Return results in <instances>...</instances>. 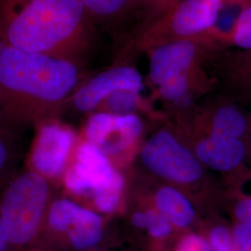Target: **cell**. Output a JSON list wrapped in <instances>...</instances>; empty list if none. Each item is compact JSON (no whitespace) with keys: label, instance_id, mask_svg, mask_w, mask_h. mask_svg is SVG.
Wrapping results in <instances>:
<instances>
[{"label":"cell","instance_id":"6da1fadb","mask_svg":"<svg viewBox=\"0 0 251 251\" xmlns=\"http://www.w3.org/2000/svg\"><path fill=\"white\" fill-rule=\"evenodd\" d=\"M75 62L0 45V121L5 127L55 115L77 85Z\"/></svg>","mask_w":251,"mask_h":251},{"label":"cell","instance_id":"7a4b0ae2","mask_svg":"<svg viewBox=\"0 0 251 251\" xmlns=\"http://www.w3.org/2000/svg\"><path fill=\"white\" fill-rule=\"evenodd\" d=\"M93 20L79 0H0V42L76 63Z\"/></svg>","mask_w":251,"mask_h":251},{"label":"cell","instance_id":"3957f363","mask_svg":"<svg viewBox=\"0 0 251 251\" xmlns=\"http://www.w3.org/2000/svg\"><path fill=\"white\" fill-rule=\"evenodd\" d=\"M225 0H179L149 22L137 36L135 46L149 51L178 40H208ZM209 41V40H208Z\"/></svg>","mask_w":251,"mask_h":251},{"label":"cell","instance_id":"277c9868","mask_svg":"<svg viewBox=\"0 0 251 251\" xmlns=\"http://www.w3.org/2000/svg\"><path fill=\"white\" fill-rule=\"evenodd\" d=\"M49 198V186L35 171L12 179L0 198V219L12 246L31 242L39 230Z\"/></svg>","mask_w":251,"mask_h":251},{"label":"cell","instance_id":"5b68a950","mask_svg":"<svg viewBox=\"0 0 251 251\" xmlns=\"http://www.w3.org/2000/svg\"><path fill=\"white\" fill-rule=\"evenodd\" d=\"M223 50L208 40H178L157 46L149 54V78L159 87L167 81L199 69L202 63Z\"/></svg>","mask_w":251,"mask_h":251},{"label":"cell","instance_id":"8992f818","mask_svg":"<svg viewBox=\"0 0 251 251\" xmlns=\"http://www.w3.org/2000/svg\"><path fill=\"white\" fill-rule=\"evenodd\" d=\"M142 161L154 174L178 183L196 181L203 172L198 159L165 130L153 135L144 145Z\"/></svg>","mask_w":251,"mask_h":251},{"label":"cell","instance_id":"52a82bcc","mask_svg":"<svg viewBox=\"0 0 251 251\" xmlns=\"http://www.w3.org/2000/svg\"><path fill=\"white\" fill-rule=\"evenodd\" d=\"M76 162L86 170L93 186L94 204L103 213H113L120 203L124 179L111 165L108 157L90 143L81 144Z\"/></svg>","mask_w":251,"mask_h":251},{"label":"cell","instance_id":"ba28073f","mask_svg":"<svg viewBox=\"0 0 251 251\" xmlns=\"http://www.w3.org/2000/svg\"><path fill=\"white\" fill-rule=\"evenodd\" d=\"M143 132V124L132 114L98 113L90 117L86 126L88 143L106 157L124 152Z\"/></svg>","mask_w":251,"mask_h":251},{"label":"cell","instance_id":"9c48e42d","mask_svg":"<svg viewBox=\"0 0 251 251\" xmlns=\"http://www.w3.org/2000/svg\"><path fill=\"white\" fill-rule=\"evenodd\" d=\"M75 142V134L66 126L46 125L39 130L31 154L34 171L45 177H57L65 169Z\"/></svg>","mask_w":251,"mask_h":251},{"label":"cell","instance_id":"30bf717a","mask_svg":"<svg viewBox=\"0 0 251 251\" xmlns=\"http://www.w3.org/2000/svg\"><path fill=\"white\" fill-rule=\"evenodd\" d=\"M144 89L141 74L130 66H117L94 76L77 90L73 97L75 107L89 112L117 90H132L140 93Z\"/></svg>","mask_w":251,"mask_h":251},{"label":"cell","instance_id":"8fae6325","mask_svg":"<svg viewBox=\"0 0 251 251\" xmlns=\"http://www.w3.org/2000/svg\"><path fill=\"white\" fill-rule=\"evenodd\" d=\"M197 157L216 171H228L236 168L244 159L245 147L236 138L211 135L198 143Z\"/></svg>","mask_w":251,"mask_h":251},{"label":"cell","instance_id":"7c38bea8","mask_svg":"<svg viewBox=\"0 0 251 251\" xmlns=\"http://www.w3.org/2000/svg\"><path fill=\"white\" fill-rule=\"evenodd\" d=\"M75 250L84 251L96 246L102 237V222L98 214L79 206L67 231Z\"/></svg>","mask_w":251,"mask_h":251},{"label":"cell","instance_id":"4fadbf2b","mask_svg":"<svg viewBox=\"0 0 251 251\" xmlns=\"http://www.w3.org/2000/svg\"><path fill=\"white\" fill-rule=\"evenodd\" d=\"M154 203L157 211L171 225L185 227L192 223L195 211L187 198L178 190L171 187L159 189L155 195Z\"/></svg>","mask_w":251,"mask_h":251},{"label":"cell","instance_id":"5bb4252c","mask_svg":"<svg viewBox=\"0 0 251 251\" xmlns=\"http://www.w3.org/2000/svg\"><path fill=\"white\" fill-rule=\"evenodd\" d=\"M250 2L251 0H225L207 39L221 49H228L243 9Z\"/></svg>","mask_w":251,"mask_h":251},{"label":"cell","instance_id":"9a60e30c","mask_svg":"<svg viewBox=\"0 0 251 251\" xmlns=\"http://www.w3.org/2000/svg\"><path fill=\"white\" fill-rule=\"evenodd\" d=\"M92 20L105 24L122 21L140 6L144 0H79Z\"/></svg>","mask_w":251,"mask_h":251},{"label":"cell","instance_id":"2e32d148","mask_svg":"<svg viewBox=\"0 0 251 251\" xmlns=\"http://www.w3.org/2000/svg\"><path fill=\"white\" fill-rule=\"evenodd\" d=\"M212 135L238 139L245 133L247 121L234 105H224L214 112L211 120Z\"/></svg>","mask_w":251,"mask_h":251},{"label":"cell","instance_id":"e0dca14e","mask_svg":"<svg viewBox=\"0 0 251 251\" xmlns=\"http://www.w3.org/2000/svg\"><path fill=\"white\" fill-rule=\"evenodd\" d=\"M199 69L174 77L160 85L158 90L162 98L176 102L188 100L190 90L193 87L197 75L199 73Z\"/></svg>","mask_w":251,"mask_h":251},{"label":"cell","instance_id":"ac0fdd59","mask_svg":"<svg viewBox=\"0 0 251 251\" xmlns=\"http://www.w3.org/2000/svg\"><path fill=\"white\" fill-rule=\"evenodd\" d=\"M79 206L68 199L55 201L50 208L49 224L57 232H67Z\"/></svg>","mask_w":251,"mask_h":251},{"label":"cell","instance_id":"d6986e66","mask_svg":"<svg viewBox=\"0 0 251 251\" xmlns=\"http://www.w3.org/2000/svg\"><path fill=\"white\" fill-rule=\"evenodd\" d=\"M140 93L132 90H120L109 95L105 101L106 107L111 114L129 115L137 107Z\"/></svg>","mask_w":251,"mask_h":251},{"label":"cell","instance_id":"ffe728a7","mask_svg":"<svg viewBox=\"0 0 251 251\" xmlns=\"http://www.w3.org/2000/svg\"><path fill=\"white\" fill-rule=\"evenodd\" d=\"M65 185L68 190L76 196H88L93 192L92 183L85 169L75 162L65 173Z\"/></svg>","mask_w":251,"mask_h":251},{"label":"cell","instance_id":"44dd1931","mask_svg":"<svg viewBox=\"0 0 251 251\" xmlns=\"http://www.w3.org/2000/svg\"><path fill=\"white\" fill-rule=\"evenodd\" d=\"M225 60L232 68L233 75L251 86V50H223Z\"/></svg>","mask_w":251,"mask_h":251},{"label":"cell","instance_id":"7402d4cb","mask_svg":"<svg viewBox=\"0 0 251 251\" xmlns=\"http://www.w3.org/2000/svg\"><path fill=\"white\" fill-rule=\"evenodd\" d=\"M229 48H235L237 50H251V0L243 9Z\"/></svg>","mask_w":251,"mask_h":251},{"label":"cell","instance_id":"603a6c76","mask_svg":"<svg viewBox=\"0 0 251 251\" xmlns=\"http://www.w3.org/2000/svg\"><path fill=\"white\" fill-rule=\"evenodd\" d=\"M143 228L155 238H164L171 232V224L157 210H147L144 212Z\"/></svg>","mask_w":251,"mask_h":251},{"label":"cell","instance_id":"cb8c5ba5","mask_svg":"<svg viewBox=\"0 0 251 251\" xmlns=\"http://www.w3.org/2000/svg\"><path fill=\"white\" fill-rule=\"evenodd\" d=\"M14 144L7 128L0 129V179L9 172L14 161Z\"/></svg>","mask_w":251,"mask_h":251},{"label":"cell","instance_id":"d4e9b609","mask_svg":"<svg viewBox=\"0 0 251 251\" xmlns=\"http://www.w3.org/2000/svg\"><path fill=\"white\" fill-rule=\"evenodd\" d=\"M210 246L215 251H236L233 244V237L225 227H216L210 235Z\"/></svg>","mask_w":251,"mask_h":251},{"label":"cell","instance_id":"484cf974","mask_svg":"<svg viewBox=\"0 0 251 251\" xmlns=\"http://www.w3.org/2000/svg\"><path fill=\"white\" fill-rule=\"evenodd\" d=\"M232 237L235 251H251V228L243 225H235Z\"/></svg>","mask_w":251,"mask_h":251},{"label":"cell","instance_id":"4316f807","mask_svg":"<svg viewBox=\"0 0 251 251\" xmlns=\"http://www.w3.org/2000/svg\"><path fill=\"white\" fill-rule=\"evenodd\" d=\"M210 249V244L202 237L196 234H188L179 241L177 251H209Z\"/></svg>","mask_w":251,"mask_h":251},{"label":"cell","instance_id":"83f0119b","mask_svg":"<svg viewBox=\"0 0 251 251\" xmlns=\"http://www.w3.org/2000/svg\"><path fill=\"white\" fill-rule=\"evenodd\" d=\"M235 214L241 225L251 229V198L244 199L238 203Z\"/></svg>","mask_w":251,"mask_h":251},{"label":"cell","instance_id":"f1b7e54d","mask_svg":"<svg viewBox=\"0 0 251 251\" xmlns=\"http://www.w3.org/2000/svg\"><path fill=\"white\" fill-rule=\"evenodd\" d=\"M178 1L179 0H144V6H147V9H150L152 13H154V18Z\"/></svg>","mask_w":251,"mask_h":251},{"label":"cell","instance_id":"f546056e","mask_svg":"<svg viewBox=\"0 0 251 251\" xmlns=\"http://www.w3.org/2000/svg\"><path fill=\"white\" fill-rule=\"evenodd\" d=\"M10 246L12 245L9 241V235L0 219V251H9Z\"/></svg>","mask_w":251,"mask_h":251},{"label":"cell","instance_id":"4dcf8cb0","mask_svg":"<svg viewBox=\"0 0 251 251\" xmlns=\"http://www.w3.org/2000/svg\"><path fill=\"white\" fill-rule=\"evenodd\" d=\"M214 251V249H213V248H212V247H211V249H210V251Z\"/></svg>","mask_w":251,"mask_h":251},{"label":"cell","instance_id":"1f68e13d","mask_svg":"<svg viewBox=\"0 0 251 251\" xmlns=\"http://www.w3.org/2000/svg\"><path fill=\"white\" fill-rule=\"evenodd\" d=\"M0 123H1V121H0Z\"/></svg>","mask_w":251,"mask_h":251}]
</instances>
